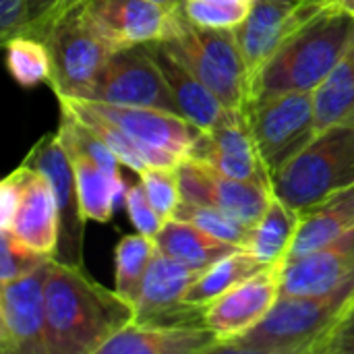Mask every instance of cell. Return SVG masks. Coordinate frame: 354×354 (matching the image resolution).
Instances as JSON below:
<instances>
[{
	"label": "cell",
	"mask_w": 354,
	"mask_h": 354,
	"mask_svg": "<svg viewBox=\"0 0 354 354\" xmlns=\"http://www.w3.org/2000/svg\"><path fill=\"white\" fill-rule=\"evenodd\" d=\"M52 259L35 272L0 284V353L48 354L46 282Z\"/></svg>",
	"instance_id": "7c38bea8"
},
{
	"label": "cell",
	"mask_w": 354,
	"mask_h": 354,
	"mask_svg": "<svg viewBox=\"0 0 354 354\" xmlns=\"http://www.w3.org/2000/svg\"><path fill=\"white\" fill-rule=\"evenodd\" d=\"M50 259L52 255L31 249L10 230H0V284L27 276Z\"/></svg>",
	"instance_id": "836d02e7"
},
{
	"label": "cell",
	"mask_w": 354,
	"mask_h": 354,
	"mask_svg": "<svg viewBox=\"0 0 354 354\" xmlns=\"http://www.w3.org/2000/svg\"><path fill=\"white\" fill-rule=\"evenodd\" d=\"M332 8L336 10H342V12H348L354 17V0H328Z\"/></svg>",
	"instance_id": "b9f144b4"
},
{
	"label": "cell",
	"mask_w": 354,
	"mask_h": 354,
	"mask_svg": "<svg viewBox=\"0 0 354 354\" xmlns=\"http://www.w3.org/2000/svg\"><path fill=\"white\" fill-rule=\"evenodd\" d=\"M52 75L48 85L56 97H83L112 50L95 33L77 6L62 15L44 35Z\"/></svg>",
	"instance_id": "52a82bcc"
},
{
	"label": "cell",
	"mask_w": 354,
	"mask_h": 354,
	"mask_svg": "<svg viewBox=\"0 0 354 354\" xmlns=\"http://www.w3.org/2000/svg\"><path fill=\"white\" fill-rule=\"evenodd\" d=\"M354 230V185L301 212V224L288 257H299L336 243Z\"/></svg>",
	"instance_id": "7402d4cb"
},
{
	"label": "cell",
	"mask_w": 354,
	"mask_h": 354,
	"mask_svg": "<svg viewBox=\"0 0 354 354\" xmlns=\"http://www.w3.org/2000/svg\"><path fill=\"white\" fill-rule=\"evenodd\" d=\"M263 268L266 263H261L249 249H239L222 257L207 270H203L199 278L193 282V286L189 288L185 303L191 307H205L207 303L222 297L224 292L245 282L247 278H251Z\"/></svg>",
	"instance_id": "4316f807"
},
{
	"label": "cell",
	"mask_w": 354,
	"mask_h": 354,
	"mask_svg": "<svg viewBox=\"0 0 354 354\" xmlns=\"http://www.w3.org/2000/svg\"><path fill=\"white\" fill-rule=\"evenodd\" d=\"M25 178H23V193L12 218L10 230L19 241L29 245L31 249L54 255L58 245L60 220H58V205L50 180L44 172L23 164Z\"/></svg>",
	"instance_id": "ffe728a7"
},
{
	"label": "cell",
	"mask_w": 354,
	"mask_h": 354,
	"mask_svg": "<svg viewBox=\"0 0 354 354\" xmlns=\"http://www.w3.org/2000/svg\"><path fill=\"white\" fill-rule=\"evenodd\" d=\"M354 185V122L322 133L280 172L272 176L274 193L305 212Z\"/></svg>",
	"instance_id": "5b68a950"
},
{
	"label": "cell",
	"mask_w": 354,
	"mask_h": 354,
	"mask_svg": "<svg viewBox=\"0 0 354 354\" xmlns=\"http://www.w3.org/2000/svg\"><path fill=\"white\" fill-rule=\"evenodd\" d=\"M81 100L112 106L162 108L180 114L174 95L147 46L112 52Z\"/></svg>",
	"instance_id": "ba28073f"
},
{
	"label": "cell",
	"mask_w": 354,
	"mask_h": 354,
	"mask_svg": "<svg viewBox=\"0 0 354 354\" xmlns=\"http://www.w3.org/2000/svg\"><path fill=\"white\" fill-rule=\"evenodd\" d=\"M301 224V212L282 201L276 193L261 220L253 226L249 251L266 266L288 259Z\"/></svg>",
	"instance_id": "cb8c5ba5"
},
{
	"label": "cell",
	"mask_w": 354,
	"mask_h": 354,
	"mask_svg": "<svg viewBox=\"0 0 354 354\" xmlns=\"http://www.w3.org/2000/svg\"><path fill=\"white\" fill-rule=\"evenodd\" d=\"M151 2H156V4H160V6H164L168 10H178L185 4V0H151Z\"/></svg>",
	"instance_id": "7bdbcfd3"
},
{
	"label": "cell",
	"mask_w": 354,
	"mask_h": 354,
	"mask_svg": "<svg viewBox=\"0 0 354 354\" xmlns=\"http://www.w3.org/2000/svg\"><path fill=\"white\" fill-rule=\"evenodd\" d=\"M139 176H141V185H143L151 205L158 209V214L164 220L174 218L178 205L183 203L178 166H147L143 172H139Z\"/></svg>",
	"instance_id": "d6a6232c"
},
{
	"label": "cell",
	"mask_w": 354,
	"mask_h": 354,
	"mask_svg": "<svg viewBox=\"0 0 354 354\" xmlns=\"http://www.w3.org/2000/svg\"><path fill=\"white\" fill-rule=\"evenodd\" d=\"M201 270H193L164 253H156L133 295L135 322L141 324H203V307H191L185 297Z\"/></svg>",
	"instance_id": "4fadbf2b"
},
{
	"label": "cell",
	"mask_w": 354,
	"mask_h": 354,
	"mask_svg": "<svg viewBox=\"0 0 354 354\" xmlns=\"http://www.w3.org/2000/svg\"><path fill=\"white\" fill-rule=\"evenodd\" d=\"M153 241L160 253L201 272L220 261L222 257L241 249L178 218H170Z\"/></svg>",
	"instance_id": "603a6c76"
},
{
	"label": "cell",
	"mask_w": 354,
	"mask_h": 354,
	"mask_svg": "<svg viewBox=\"0 0 354 354\" xmlns=\"http://www.w3.org/2000/svg\"><path fill=\"white\" fill-rule=\"evenodd\" d=\"M160 44L203 81L228 110H247L251 79L234 29L195 25L178 8L172 31Z\"/></svg>",
	"instance_id": "277c9868"
},
{
	"label": "cell",
	"mask_w": 354,
	"mask_h": 354,
	"mask_svg": "<svg viewBox=\"0 0 354 354\" xmlns=\"http://www.w3.org/2000/svg\"><path fill=\"white\" fill-rule=\"evenodd\" d=\"M282 270L284 261L266 266L245 282L207 303L203 307V324L216 330L224 342L255 328L282 297Z\"/></svg>",
	"instance_id": "2e32d148"
},
{
	"label": "cell",
	"mask_w": 354,
	"mask_h": 354,
	"mask_svg": "<svg viewBox=\"0 0 354 354\" xmlns=\"http://www.w3.org/2000/svg\"><path fill=\"white\" fill-rule=\"evenodd\" d=\"M174 218L191 222L197 228L205 230L207 234H212V236H216V239H220L224 243H230L234 247L249 249V245H251L253 226L245 224L243 220H239V218H234V216H230V214H226L222 209L191 203V201L183 199V203L178 205Z\"/></svg>",
	"instance_id": "4dcf8cb0"
},
{
	"label": "cell",
	"mask_w": 354,
	"mask_h": 354,
	"mask_svg": "<svg viewBox=\"0 0 354 354\" xmlns=\"http://www.w3.org/2000/svg\"><path fill=\"white\" fill-rule=\"evenodd\" d=\"M156 253H158V245L153 239L141 232L122 236L114 255V268H116L114 290L124 299L133 301V295L137 292L139 282Z\"/></svg>",
	"instance_id": "f546056e"
},
{
	"label": "cell",
	"mask_w": 354,
	"mask_h": 354,
	"mask_svg": "<svg viewBox=\"0 0 354 354\" xmlns=\"http://www.w3.org/2000/svg\"><path fill=\"white\" fill-rule=\"evenodd\" d=\"M313 93L317 133L334 124L354 122V39L334 71Z\"/></svg>",
	"instance_id": "484cf974"
},
{
	"label": "cell",
	"mask_w": 354,
	"mask_h": 354,
	"mask_svg": "<svg viewBox=\"0 0 354 354\" xmlns=\"http://www.w3.org/2000/svg\"><path fill=\"white\" fill-rule=\"evenodd\" d=\"M97 112L118 124L143 151L149 166H178L193 158L205 131L183 114L162 108L112 106L89 102Z\"/></svg>",
	"instance_id": "9c48e42d"
},
{
	"label": "cell",
	"mask_w": 354,
	"mask_h": 354,
	"mask_svg": "<svg viewBox=\"0 0 354 354\" xmlns=\"http://www.w3.org/2000/svg\"><path fill=\"white\" fill-rule=\"evenodd\" d=\"M222 336L205 324H141L131 322L97 354H203L220 353Z\"/></svg>",
	"instance_id": "ac0fdd59"
},
{
	"label": "cell",
	"mask_w": 354,
	"mask_h": 354,
	"mask_svg": "<svg viewBox=\"0 0 354 354\" xmlns=\"http://www.w3.org/2000/svg\"><path fill=\"white\" fill-rule=\"evenodd\" d=\"M354 301V280L317 297H280L272 311L220 353L319 354Z\"/></svg>",
	"instance_id": "7a4b0ae2"
},
{
	"label": "cell",
	"mask_w": 354,
	"mask_h": 354,
	"mask_svg": "<svg viewBox=\"0 0 354 354\" xmlns=\"http://www.w3.org/2000/svg\"><path fill=\"white\" fill-rule=\"evenodd\" d=\"M23 164L39 170L50 180V187L58 205V245L54 259L60 263L83 268V236H85V214L79 199L77 174L73 160L58 133L44 135L25 156Z\"/></svg>",
	"instance_id": "30bf717a"
},
{
	"label": "cell",
	"mask_w": 354,
	"mask_h": 354,
	"mask_svg": "<svg viewBox=\"0 0 354 354\" xmlns=\"http://www.w3.org/2000/svg\"><path fill=\"white\" fill-rule=\"evenodd\" d=\"M178 178L185 201L222 209L251 226L261 220L274 195L272 187L226 176L197 160H183Z\"/></svg>",
	"instance_id": "9a60e30c"
},
{
	"label": "cell",
	"mask_w": 354,
	"mask_h": 354,
	"mask_svg": "<svg viewBox=\"0 0 354 354\" xmlns=\"http://www.w3.org/2000/svg\"><path fill=\"white\" fill-rule=\"evenodd\" d=\"M75 174H77V187H79V199L81 207L87 220L106 224L110 222L114 209L124 201L127 191L120 174H110L104 168H100L95 162H91L85 156L71 153Z\"/></svg>",
	"instance_id": "d4e9b609"
},
{
	"label": "cell",
	"mask_w": 354,
	"mask_h": 354,
	"mask_svg": "<svg viewBox=\"0 0 354 354\" xmlns=\"http://www.w3.org/2000/svg\"><path fill=\"white\" fill-rule=\"evenodd\" d=\"M189 160L203 162L239 180L272 187V174L268 172L257 149L247 110H230L218 127L203 135L193 158Z\"/></svg>",
	"instance_id": "e0dca14e"
},
{
	"label": "cell",
	"mask_w": 354,
	"mask_h": 354,
	"mask_svg": "<svg viewBox=\"0 0 354 354\" xmlns=\"http://www.w3.org/2000/svg\"><path fill=\"white\" fill-rule=\"evenodd\" d=\"M23 178H25V168L21 164L0 183V230H6L12 224L23 193Z\"/></svg>",
	"instance_id": "74e56055"
},
{
	"label": "cell",
	"mask_w": 354,
	"mask_h": 354,
	"mask_svg": "<svg viewBox=\"0 0 354 354\" xmlns=\"http://www.w3.org/2000/svg\"><path fill=\"white\" fill-rule=\"evenodd\" d=\"M56 133L60 135L66 151L89 158L91 162H95L100 168H104L110 174H120L118 170L120 160L114 156V151L64 108H60V124Z\"/></svg>",
	"instance_id": "1f68e13d"
},
{
	"label": "cell",
	"mask_w": 354,
	"mask_h": 354,
	"mask_svg": "<svg viewBox=\"0 0 354 354\" xmlns=\"http://www.w3.org/2000/svg\"><path fill=\"white\" fill-rule=\"evenodd\" d=\"M60 108L71 112L81 124H85L95 137H100L120 160V164L129 166L137 174L143 172L149 164L141 151V147L110 118H106L102 112H97L87 100H77V97H58Z\"/></svg>",
	"instance_id": "83f0119b"
},
{
	"label": "cell",
	"mask_w": 354,
	"mask_h": 354,
	"mask_svg": "<svg viewBox=\"0 0 354 354\" xmlns=\"http://www.w3.org/2000/svg\"><path fill=\"white\" fill-rule=\"evenodd\" d=\"M81 8L112 52L166 39L176 15L151 0H87Z\"/></svg>",
	"instance_id": "5bb4252c"
},
{
	"label": "cell",
	"mask_w": 354,
	"mask_h": 354,
	"mask_svg": "<svg viewBox=\"0 0 354 354\" xmlns=\"http://www.w3.org/2000/svg\"><path fill=\"white\" fill-rule=\"evenodd\" d=\"M124 205H127V212H129V218L131 222L135 224L137 232L149 236V239H156L158 232L164 228V224L168 220H164L158 209L151 205L143 185H135L131 189H127V197H124Z\"/></svg>",
	"instance_id": "8d00e7d4"
},
{
	"label": "cell",
	"mask_w": 354,
	"mask_h": 354,
	"mask_svg": "<svg viewBox=\"0 0 354 354\" xmlns=\"http://www.w3.org/2000/svg\"><path fill=\"white\" fill-rule=\"evenodd\" d=\"M353 39V15L326 8L268 60L251 83L249 104L288 91H315Z\"/></svg>",
	"instance_id": "3957f363"
},
{
	"label": "cell",
	"mask_w": 354,
	"mask_h": 354,
	"mask_svg": "<svg viewBox=\"0 0 354 354\" xmlns=\"http://www.w3.org/2000/svg\"><path fill=\"white\" fill-rule=\"evenodd\" d=\"M319 354H354V301Z\"/></svg>",
	"instance_id": "ab89813d"
},
{
	"label": "cell",
	"mask_w": 354,
	"mask_h": 354,
	"mask_svg": "<svg viewBox=\"0 0 354 354\" xmlns=\"http://www.w3.org/2000/svg\"><path fill=\"white\" fill-rule=\"evenodd\" d=\"M326 8L328 0H253L247 19L234 29L251 83L288 39Z\"/></svg>",
	"instance_id": "8fae6325"
},
{
	"label": "cell",
	"mask_w": 354,
	"mask_h": 354,
	"mask_svg": "<svg viewBox=\"0 0 354 354\" xmlns=\"http://www.w3.org/2000/svg\"><path fill=\"white\" fill-rule=\"evenodd\" d=\"M2 46L6 52V68L23 89H33L35 85L50 81L52 66L44 39L31 35H15Z\"/></svg>",
	"instance_id": "f1b7e54d"
},
{
	"label": "cell",
	"mask_w": 354,
	"mask_h": 354,
	"mask_svg": "<svg viewBox=\"0 0 354 354\" xmlns=\"http://www.w3.org/2000/svg\"><path fill=\"white\" fill-rule=\"evenodd\" d=\"M251 8L245 6H216L201 0H185L183 12L189 21L212 29H236L249 15Z\"/></svg>",
	"instance_id": "e575fe53"
},
{
	"label": "cell",
	"mask_w": 354,
	"mask_h": 354,
	"mask_svg": "<svg viewBox=\"0 0 354 354\" xmlns=\"http://www.w3.org/2000/svg\"><path fill=\"white\" fill-rule=\"evenodd\" d=\"M27 23V0H0V41L21 35Z\"/></svg>",
	"instance_id": "f35d334b"
},
{
	"label": "cell",
	"mask_w": 354,
	"mask_h": 354,
	"mask_svg": "<svg viewBox=\"0 0 354 354\" xmlns=\"http://www.w3.org/2000/svg\"><path fill=\"white\" fill-rule=\"evenodd\" d=\"M135 322V305L97 284L83 268L52 257L46 282L48 354H97L116 332Z\"/></svg>",
	"instance_id": "6da1fadb"
},
{
	"label": "cell",
	"mask_w": 354,
	"mask_h": 354,
	"mask_svg": "<svg viewBox=\"0 0 354 354\" xmlns=\"http://www.w3.org/2000/svg\"><path fill=\"white\" fill-rule=\"evenodd\" d=\"M87 0H27V23L21 35L44 39L46 31L68 10L85 4Z\"/></svg>",
	"instance_id": "d590c367"
},
{
	"label": "cell",
	"mask_w": 354,
	"mask_h": 354,
	"mask_svg": "<svg viewBox=\"0 0 354 354\" xmlns=\"http://www.w3.org/2000/svg\"><path fill=\"white\" fill-rule=\"evenodd\" d=\"M247 118L272 176L317 137L313 91H288L255 100L247 106Z\"/></svg>",
	"instance_id": "8992f818"
},
{
	"label": "cell",
	"mask_w": 354,
	"mask_h": 354,
	"mask_svg": "<svg viewBox=\"0 0 354 354\" xmlns=\"http://www.w3.org/2000/svg\"><path fill=\"white\" fill-rule=\"evenodd\" d=\"M145 46L153 56V60L158 62L174 95L178 112L187 120H191L195 127L207 133L228 116L230 110L218 100V95L203 81H199L176 56H172L160 41L145 44Z\"/></svg>",
	"instance_id": "44dd1931"
},
{
	"label": "cell",
	"mask_w": 354,
	"mask_h": 354,
	"mask_svg": "<svg viewBox=\"0 0 354 354\" xmlns=\"http://www.w3.org/2000/svg\"><path fill=\"white\" fill-rule=\"evenodd\" d=\"M201 2H209L216 6H245V8H251L253 4V0H201Z\"/></svg>",
	"instance_id": "60d3db41"
},
{
	"label": "cell",
	"mask_w": 354,
	"mask_h": 354,
	"mask_svg": "<svg viewBox=\"0 0 354 354\" xmlns=\"http://www.w3.org/2000/svg\"><path fill=\"white\" fill-rule=\"evenodd\" d=\"M354 280V230L317 251L288 257L282 270L284 297L328 295Z\"/></svg>",
	"instance_id": "d6986e66"
}]
</instances>
